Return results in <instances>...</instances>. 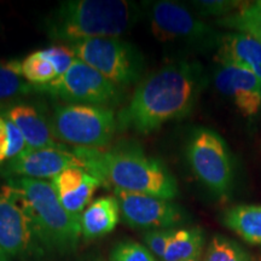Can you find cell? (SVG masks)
I'll list each match as a JSON object with an SVG mask.
<instances>
[{
  "label": "cell",
  "mask_w": 261,
  "mask_h": 261,
  "mask_svg": "<svg viewBox=\"0 0 261 261\" xmlns=\"http://www.w3.org/2000/svg\"><path fill=\"white\" fill-rule=\"evenodd\" d=\"M205 84L203 67L197 62L163 65L140 81L117 114V130L150 135L165 123L188 116Z\"/></svg>",
  "instance_id": "obj_1"
},
{
  "label": "cell",
  "mask_w": 261,
  "mask_h": 261,
  "mask_svg": "<svg viewBox=\"0 0 261 261\" xmlns=\"http://www.w3.org/2000/svg\"><path fill=\"white\" fill-rule=\"evenodd\" d=\"M75 155L102 187L136 192L171 201L178 184L165 163L148 156L140 146L120 143L110 148H75Z\"/></svg>",
  "instance_id": "obj_2"
},
{
  "label": "cell",
  "mask_w": 261,
  "mask_h": 261,
  "mask_svg": "<svg viewBox=\"0 0 261 261\" xmlns=\"http://www.w3.org/2000/svg\"><path fill=\"white\" fill-rule=\"evenodd\" d=\"M138 8L126 0H68L45 19L52 40L73 42L96 38H120L135 25Z\"/></svg>",
  "instance_id": "obj_3"
},
{
  "label": "cell",
  "mask_w": 261,
  "mask_h": 261,
  "mask_svg": "<svg viewBox=\"0 0 261 261\" xmlns=\"http://www.w3.org/2000/svg\"><path fill=\"white\" fill-rule=\"evenodd\" d=\"M21 195L35 233L46 254L67 255L76 250L81 234L80 217L70 214L58 200L51 181L8 179Z\"/></svg>",
  "instance_id": "obj_4"
},
{
  "label": "cell",
  "mask_w": 261,
  "mask_h": 261,
  "mask_svg": "<svg viewBox=\"0 0 261 261\" xmlns=\"http://www.w3.org/2000/svg\"><path fill=\"white\" fill-rule=\"evenodd\" d=\"M48 120L56 140L75 148H107L117 130L116 115L109 107L56 104Z\"/></svg>",
  "instance_id": "obj_5"
},
{
  "label": "cell",
  "mask_w": 261,
  "mask_h": 261,
  "mask_svg": "<svg viewBox=\"0 0 261 261\" xmlns=\"http://www.w3.org/2000/svg\"><path fill=\"white\" fill-rule=\"evenodd\" d=\"M69 46L76 58L119 87L138 83L145 69L142 52L121 38L86 39Z\"/></svg>",
  "instance_id": "obj_6"
},
{
  "label": "cell",
  "mask_w": 261,
  "mask_h": 261,
  "mask_svg": "<svg viewBox=\"0 0 261 261\" xmlns=\"http://www.w3.org/2000/svg\"><path fill=\"white\" fill-rule=\"evenodd\" d=\"M35 92L64 100L67 104L109 107L119 103L121 90L92 67L80 61H74L64 74L51 83L35 86Z\"/></svg>",
  "instance_id": "obj_7"
},
{
  "label": "cell",
  "mask_w": 261,
  "mask_h": 261,
  "mask_svg": "<svg viewBox=\"0 0 261 261\" xmlns=\"http://www.w3.org/2000/svg\"><path fill=\"white\" fill-rule=\"evenodd\" d=\"M188 161L196 177L212 192L225 196L232 188L233 166L230 150L213 129H195L187 146Z\"/></svg>",
  "instance_id": "obj_8"
},
{
  "label": "cell",
  "mask_w": 261,
  "mask_h": 261,
  "mask_svg": "<svg viewBox=\"0 0 261 261\" xmlns=\"http://www.w3.org/2000/svg\"><path fill=\"white\" fill-rule=\"evenodd\" d=\"M45 255L21 195L6 185L0 191V259L25 260Z\"/></svg>",
  "instance_id": "obj_9"
},
{
  "label": "cell",
  "mask_w": 261,
  "mask_h": 261,
  "mask_svg": "<svg viewBox=\"0 0 261 261\" xmlns=\"http://www.w3.org/2000/svg\"><path fill=\"white\" fill-rule=\"evenodd\" d=\"M152 34L160 41H187L200 46H217L220 35L213 27L201 21L187 6L161 0L148 6Z\"/></svg>",
  "instance_id": "obj_10"
},
{
  "label": "cell",
  "mask_w": 261,
  "mask_h": 261,
  "mask_svg": "<svg viewBox=\"0 0 261 261\" xmlns=\"http://www.w3.org/2000/svg\"><path fill=\"white\" fill-rule=\"evenodd\" d=\"M115 197L125 223L138 230L173 228L184 223L185 213L172 201L116 189Z\"/></svg>",
  "instance_id": "obj_11"
},
{
  "label": "cell",
  "mask_w": 261,
  "mask_h": 261,
  "mask_svg": "<svg viewBox=\"0 0 261 261\" xmlns=\"http://www.w3.org/2000/svg\"><path fill=\"white\" fill-rule=\"evenodd\" d=\"M70 167H83L73 148L65 145L42 149H25L21 155L4 163L0 172L8 179L27 178L45 180L52 179Z\"/></svg>",
  "instance_id": "obj_12"
},
{
  "label": "cell",
  "mask_w": 261,
  "mask_h": 261,
  "mask_svg": "<svg viewBox=\"0 0 261 261\" xmlns=\"http://www.w3.org/2000/svg\"><path fill=\"white\" fill-rule=\"evenodd\" d=\"M218 91L232 100L246 116L256 115L261 107V81L250 71L231 64L218 63L214 73Z\"/></svg>",
  "instance_id": "obj_13"
},
{
  "label": "cell",
  "mask_w": 261,
  "mask_h": 261,
  "mask_svg": "<svg viewBox=\"0 0 261 261\" xmlns=\"http://www.w3.org/2000/svg\"><path fill=\"white\" fill-rule=\"evenodd\" d=\"M0 114L8 117L19 129L25 140L27 149L54 148L62 145L52 133L48 116L37 104L15 102L0 107Z\"/></svg>",
  "instance_id": "obj_14"
},
{
  "label": "cell",
  "mask_w": 261,
  "mask_h": 261,
  "mask_svg": "<svg viewBox=\"0 0 261 261\" xmlns=\"http://www.w3.org/2000/svg\"><path fill=\"white\" fill-rule=\"evenodd\" d=\"M52 188L62 205L70 214L80 217L94 192L102 187L99 180L83 167H70L51 179Z\"/></svg>",
  "instance_id": "obj_15"
},
{
  "label": "cell",
  "mask_w": 261,
  "mask_h": 261,
  "mask_svg": "<svg viewBox=\"0 0 261 261\" xmlns=\"http://www.w3.org/2000/svg\"><path fill=\"white\" fill-rule=\"evenodd\" d=\"M215 60L253 73L261 81V42L246 33H227L220 35Z\"/></svg>",
  "instance_id": "obj_16"
},
{
  "label": "cell",
  "mask_w": 261,
  "mask_h": 261,
  "mask_svg": "<svg viewBox=\"0 0 261 261\" xmlns=\"http://www.w3.org/2000/svg\"><path fill=\"white\" fill-rule=\"evenodd\" d=\"M120 214V204L115 196H100L81 213V234L86 240L106 236L115 230Z\"/></svg>",
  "instance_id": "obj_17"
},
{
  "label": "cell",
  "mask_w": 261,
  "mask_h": 261,
  "mask_svg": "<svg viewBox=\"0 0 261 261\" xmlns=\"http://www.w3.org/2000/svg\"><path fill=\"white\" fill-rule=\"evenodd\" d=\"M223 223L248 243H261V205H234L225 212Z\"/></svg>",
  "instance_id": "obj_18"
},
{
  "label": "cell",
  "mask_w": 261,
  "mask_h": 261,
  "mask_svg": "<svg viewBox=\"0 0 261 261\" xmlns=\"http://www.w3.org/2000/svg\"><path fill=\"white\" fill-rule=\"evenodd\" d=\"M31 93H35V86L22 75L21 61H0V107L15 103Z\"/></svg>",
  "instance_id": "obj_19"
},
{
  "label": "cell",
  "mask_w": 261,
  "mask_h": 261,
  "mask_svg": "<svg viewBox=\"0 0 261 261\" xmlns=\"http://www.w3.org/2000/svg\"><path fill=\"white\" fill-rule=\"evenodd\" d=\"M203 243L204 236L201 228H174L162 261L197 260L201 256Z\"/></svg>",
  "instance_id": "obj_20"
},
{
  "label": "cell",
  "mask_w": 261,
  "mask_h": 261,
  "mask_svg": "<svg viewBox=\"0 0 261 261\" xmlns=\"http://www.w3.org/2000/svg\"><path fill=\"white\" fill-rule=\"evenodd\" d=\"M218 25L246 33L261 42V2L248 4L233 14L217 19Z\"/></svg>",
  "instance_id": "obj_21"
},
{
  "label": "cell",
  "mask_w": 261,
  "mask_h": 261,
  "mask_svg": "<svg viewBox=\"0 0 261 261\" xmlns=\"http://www.w3.org/2000/svg\"><path fill=\"white\" fill-rule=\"evenodd\" d=\"M21 68L24 79L34 86L48 84L57 77L54 65L44 56L41 50L32 52L24 60H22Z\"/></svg>",
  "instance_id": "obj_22"
},
{
  "label": "cell",
  "mask_w": 261,
  "mask_h": 261,
  "mask_svg": "<svg viewBox=\"0 0 261 261\" xmlns=\"http://www.w3.org/2000/svg\"><path fill=\"white\" fill-rule=\"evenodd\" d=\"M27 149L19 129L3 114H0V165L6 163Z\"/></svg>",
  "instance_id": "obj_23"
},
{
  "label": "cell",
  "mask_w": 261,
  "mask_h": 261,
  "mask_svg": "<svg viewBox=\"0 0 261 261\" xmlns=\"http://www.w3.org/2000/svg\"><path fill=\"white\" fill-rule=\"evenodd\" d=\"M203 261H252V256L236 241L215 234L207 248Z\"/></svg>",
  "instance_id": "obj_24"
},
{
  "label": "cell",
  "mask_w": 261,
  "mask_h": 261,
  "mask_svg": "<svg viewBox=\"0 0 261 261\" xmlns=\"http://www.w3.org/2000/svg\"><path fill=\"white\" fill-rule=\"evenodd\" d=\"M110 261H156V259L143 244L135 241H123L113 248Z\"/></svg>",
  "instance_id": "obj_25"
},
{
  "label": "cell",
  "mask_w": 261,
  "mask_h": 261,
  "mask_svg": "<svg viewBox=\"0 0 261 261\" xmlns=\"http://www.w3.org/2000/svg\"><path fill=\"white\" fill-rule=\"evenodd\" d=\"M248 3L238 0H198L192 2V6L201 16H219L225 17L244 8Z\"/></svg>",
  "instance_id": "obj_26"
},
{
  "label": "cell",
  "mask_w": 261,
  "mask_h": 261,
  "mask_svg": "<svg viewBox=\"0 0 261 261\" xmlns=\"http://www.w3.org/2000/svg\"><path fill=\"white\" fill-rule=\"evenodd\" d=\"M41 52L54 65L57 76L64 74L73 65L74 61L76 60V56H75L74 51L71 50L69 45L51 46L48 48H44V50H41Z\"/></svg>",
  "instance_id": "obj_27"
},
{
  "label": "cell",
  "mask_w": 261,
  "mask_h": 261,
  "mask_svg": "<svg viewBox=\"0 0 261 261\" xmlns=\"http://www.w3.org/2000/svg\"><path fill=\"white\" fill-rule=\"evenodd\" d=\"M174 228H159V230L146 231L144 241L146 248L154 254L155 256L163 259L166 249H167L169 238H171Z\"/></svg>",
  "instance_id": "obj_28"
},
{
  "label": "cell",
  "mask_w": 261,
  "mask_h": 261,
  "mask_svg": "<svg viewBox=\"0 0 261 261\" xmlns=\"http://www.w3.org/2000/svg\"><path fill=\"white\" fill-rule=\"evenodd\" d=\"M187 261H197V260H187Z\"/></svg>",
  "instance_id": "obj_29"
}]
</instances>
